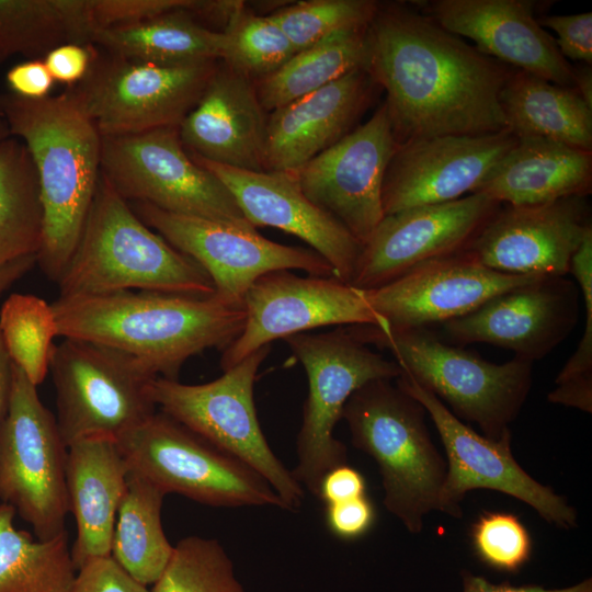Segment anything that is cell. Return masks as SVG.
<instances>
[{"instance_id": "cell-1", "label": "cell", "mask_w": 592, "mask_h": 592, "mask_svg": "<svg viewBox=\"0 0 592 592\" xmlns=\"http://www.w3.org/2000/svg\"><path fill=\"white\" fill-rule=\"evenodd\" d=\"M364 69L386 91L396 140L506 129L500 105L511 67L421 11L379 4L366 30Z\"/></svg>"}, {"instance_id": "cell-2", "label": "cell", "mask_w": 592, "mask_h": 592, "mask_svg": "<svg viewBox=\"0 0 592 592\" xmlns=\"http://www.w3.org/2000/svg\"><path fill=\"white\" fill-rule=\"evenodd\" d=\"M52 307L59 337L113 349L168 379H178L190 357L213 348L224 351L246 319L243 305L215 294L123 291L58 297Z\"/></svg>"}, {"instance_id": "cell-3", "label": "cell", "mask_w": 592, "mask_h": 592, "mask_svg": "<svg viewBox=\"0 0 592 592\" xmlns=\"http://www.w3.org/2000/svg\"><path fill=\"white\" fill-rule=\"evenodd\" d=\"M0 119L11 136L24 143L32 158L43 208L36 264L57 282L96 192L102 136L71 88L39 100L1 93Z\"/></svg>"}, {"instance_id": "cell-4", "label": "cell", "mask_w": 592, "mask_h": 592, "mask_svg": "<svg viewBox=\"0 0 592 592\" xmlns=\"http://www.w3.org/2000/svg\"><path fill=\"white\" fill-rule=\"evenodd\" d=\"M56 283L59 297L215 293L206 272L148 227L102 173L78 243Z\"/></svg>"}, {"instance_id": "cell-5", "label": "cell", "mask_w": 592, "mask_h": 592, "mask_svg": "<svg viewBox=\"0 0 592 592\" xmlns=\"http://www.w3.org/2000/svg\"><path fill=\"white\" fill-rule=\"evenodd\" d=\"M365 344L387 349L400 367L437 397L459 420L473 422L491 440L511 432L532 386L533 363L514 356L497 364L452 345L428 328L351 326Z\"/></svg>"}, {"instance_id": "cell-6", "label": "cell", "mask_w": 592, "mask_h": 592, "mask_svg": "<svg viewBox=\"0 0 592 592\" xmlns=\"http://www.w3.org/2000/svg\"><path fill=\"white\" fill-rule=\"evenodd\" d=\"M425 414L420 402L387 379L354 391L342 413L354 447L378 466L385 508L411 534L421 533L425 515L437 511L446 476Z\"/></svg>"}, {"instance_id": "cell-7", "label": "cell", "mask_w": 592, "mask_h": 592, "mask_svg": "<svg viewBox=\"0 0 592 592\" xmlns=\"http://www.w3.org/2000/svg\"><path fill=\"white\" fill-rule=\"evenodd\" d=\"M271 348L253 352L205 384L187 385L156 377L148 392L157 409L258 471L286 510H297L305 489L271 449L258 420L253 386Z\"/></svg>"}, {"instance_id": "cell-8", "label": "cell", "mask_w": 592, "mask_h": 592, "mask_svg": "<svg viewBox=\"0 0 592 592\" xmlns=\"http://www.w3.org/2000/svg\"><path fill=\"white\" fill-rule=\"evenodd\" d=\"M284 341L308 378V395L296 439L297 465L292 473L304 489L316 496L322 476L348 463L346 447L333 431L349 398L369 382L398 378L401 369L348 329L297 333Z\"/></svg>"}, {"instance_id": "cell-9", "label": "cell", "mask_w": 592, "mask_h": 592, "mask_svg": "<svg viewBox=\"0 0 592 592\" xmlns=\"http://www.w3.org/2000/svg\"><path fill=\"white\" fill-rule=\"evenodd\" d=\"M128 470L164 494L216 508L285 504L253 468L157 410L116 441Z\"/></svg>"}, {"instance_id": "cell-10", "label": "cell", "mask_w": 592, "mask_h": 592, "mask_svg": "<svg viewBox=\"0 0 592 592\" xmlns=\"http://www.w3.org/2000/svg\"><path fill=\"white\" fill-rule=\"evenodd\" d=\"M49 371L67 447L89 437L117 441L158 410L148 392L156 377L113 349L64 339L53 348Z\"/></svg>"}, {"instance_id": "cell-11", "label": "cell", "mask_w": 592, "mask_h": 592, "mask_svg": "<svg viewBox=\"0 0 592 592\" xmlns=\"http://www.w3.org/2000/svg\"><path fill=\"white\" fill-rule=\"evenodd\" d=\"M101 173L127 202L254 228L223 182L186 151L179 126L102 137Z\"/></svg>"}, {"instance_id": "cell-12", "label": "cell", "mask_w": 592, "mask_h": 592, "mask_svg": "<svg viewBox=\"0 0 592 592\" xmlns=\"http://www.w3.org/2000/svg\"><path fill=\"white\" fill-rule=\"evenodd\" d=\"M67 449L37 387L12 363L10 403L0 429V501L13 506L42 540L66 531Z\"/></svg>"}, {"instance_id": "cell-13", "label": "cell", "mask_w": 592, "mask_h": 592, "mask_svg": "<svg viewBox=\"0 0 592 592\" xmlns=\"http://www.w3.org/2000/svg\"><path fill=\"white\" fill-rule=\"evenodd\" d=\"M217 61L156 65L99 52L71 90L102 137L179 126L215 72Z\"/></svg>"}, {"instance_id": "cell-14", "label": "cell", "mask_w": 592, "mask_h": 592, "mask_svg": "<svg viewBox=\"0 0 592 592\" xmlns=\"http://www.w3.org/2000/svg\"><path fill=\"white\" fill-rule=\"evenodd\" d=\"M397 386L420 402L434 423L446 453V476L437 511L459 519L465 496L477 489L498 491L530 505L548 524L578 526V513L566 498L531 477L515 460L511 432L499 440L477 433L432 392L401 372Z\"/></svg>"}, {"instance_id": "cell-15", "label": "cell", "mask_w": 592, "mask_h": 592, "mask_svg": "<svg viewBox=\"0 0 592 592\" xmlns=\"http://www.w3.org/2000/svg\"><path fill=\"white\" fill-rule=\"evenodd\" d=\"M134 206L148 227L206 272L214 294L224 301L243 305L250 286L275 271L296 269L314 276L335 277L331 265L312 249L274 242L255 228L173 214L146 203Z\"/></svg>"}, {"instance_id": "cell-16", "label": "cell", "mask_w": 592, "mask_h": 592, "mask_svg": "<svg viewBox=\"0 0 592 592\" xmlns=\"http://www.w3.org/2000/svg\"><path fill=\"white\" fill-rule=\"evenodd\" d=\"M244 326L223 351L220 366L227 371L276 339L334 325L388 323L368 305L363 291L337 277L297 276L275 271L260 276L243 297Z\"/></svg>"}, {"instance_id": "cell-17", "label": "cell", "mask_w": 592, "mask_h": 592, "mask_svg": "<svg viewBox=\"0 0 592 592\" xmlns=\"http://www.w3.org/2000/svg\"><path fill=\"white\" fill-rule=\"evenodd\" d=\"M397 146L383 103L367 122L294 171L304 194L364 246L385 216L383 183Z\"/></svg>"}, {"instance_id": "cell-18", "label": "cell", "mask_w": 592, "mask_h": 592, "mask_svg": "<svg viewBox=\"0 0 592 592\" xmlns=\"http://www.w3.org/2000/svg\"><path fill=\"white\" fill-rule=\"evenodd\" d=\"M500 207L474 193L385 215L363 246L350 285L376 288L422 262L466 250Z\"/></svg>"}, {"instance_id": "cell-19", "label": "cell", "mask_w": 592, "mask_h": 592, "mask_svg": "<svg viewBox=\"0 0 592 592\" xmlns=\"http://www.w3.org/2000/svg\"><path fill=\"white\" fill-rule=\"evenodd\" d=\"M540 277L497 272L463 250L422 262L385 285L362 291L389 327L418 329L466 316L494 296Z\"/></svg>"}, {"instance_id": "cell-20", "label": "cell", "mask_w": 592, "mask_h": 592, "mask_svg": "<svg viewBox=\"0 0 592 592\" xmlns=\"http://www.w3.org/2000/svg\"><path fill=\"white\" fill-rule=\"evenodd\" d=\"M508 129L482 135H445L399 144L382 191L385 215L473 194L516 144Z\"/></svg>"}, {"instance_id": "cell-21", "label": "cell", "mask_w": 592, "mask_h": 592, "mask_svg": "<svg viewBox=\"0 0 592 592\" xmlns=\"http://www.w3.org/2000/svg\"><path fill=\"white\" fill-rule=\"evenodd\" d=\"M592 231L587 197L500 207L467 247L482 264L512 275L565 276Z\"/></svg>"}, {"instance_id": "cell-22", "label": "cell", "mask_w": 592, "mask_h": 592, "mask_svg": "<svg viewBox=\"0 0 592 592\" xmlns=\"http://www.w3.org/2000/svg\"><path fill=\"white\" fill-rule=\"evenodd\" d=\"M579 287L565 276L508 289L476 310L443 323L452 344L489 343L532 362L545 357L578 320Z\"/></svg>"}, {"instance_id": "cell-23", "label": "cell", "mask_w": 592, "mask_h": 592, "mask_svg": "<svg viewBox=\"0 0 592 592\" xmlns=\"http://www.w3.org/2000/svg\"><path fill=\"white\" fill-rule=\"evenodd\" d=\"M190 155L223 182L254 228L274 227L300 238L331 265L338 280L351 283L363 244L304 194L294 170L250 171Z\"/></svg>"}, {"instance_id": "cell-24", "label": "cell", "mask_w": 592, "mask_h": 592, "mask_svg": "<svg viewBox=\"0 0 592 592\" xmlns=\"http://www.w3.org/2000/svg\"><path fill=\"white\" fill-rule=\"evenodd\" d=\"M538 5L531 0H434L422 12L505 66L573 88V66L535 18Z\"/></svg>"}, {"instance_id": "cell-25", "label": "cell", "mask_w": 592, "mask_h": 592, "mask_svg": "<svg viewBox=\"0 0 592 592\" xmlns=\"http://www.w3.org/2000/svg\"><path fill=\"white\" fill-rule=\"evenodd\" d=\"M264 112L254 82L223 64L180 123V138L190 153L207 161L264 171Z\"/></svg>"}, {"instance_id": "cell-26", "label": "cell", "mask_w": 592, "mask_h": 592, "mask_svg": "<svg viewBox=\"0 0 592 592\" xmlns=\"http://www.w3.org/2000/svg\"><path fill=\"white\" fill-rule=\"evenodd\" d=\"M375 87L360 68L272 111L265 170H297L348 135L369 105Z\"/></svg>"}, {"instance_id": "cell-27", "label": "cell", "mask_w": 592, "mask_h": 592, "mask_svg": "<svg viewBox=\"0 0 592 592\" xmlns=\"http://www.w3.org/2000/svg\"><path fill=\"white\" fill-rule=\"evenodd\" d=\"M128 467L116 441L89 437L68 446L66 485L77 536L70 548L76 571L111 557L118 506L126 491Z\"/></svg>"}, {"instance_id": "cell-28", "label": "cell", "mask_w": 592, "mask_h": 592, "mask_svg": "<svg viewBox=\"0 0 592 592\" xmlns=\"http://www.w3.org/2000/svg\"><path fill=\"white\" fill-rule=\"evenodd\" d=\"M591 187L592 151L547 139L517 138L474 193L501 205L521 206L587 197Z\"/></svg>"}, {"instance_id": "cell-29", "label": "cell", "mask_w": 592, "mask_h": 592, "mask_svg": "<svg viewBox=\"0 0 592 592\" xmlns=\"http://www.w3.org/2000/svg\"><path fill=\"white\" fill-rule=\"evenodd\" d=\"M506 129L592 151V109L571 87L512 69L500 93Z\"/></svg>"}, {"instance_id": "cell-30", "label": "cell", "mask_w": 592, "mask_h": 592, "mask_svg": "<svg viewBox=\"0 0 592 592\" xmlns=\"http://www.w3.org/2000/svg\"><path fill=\"white\" fill-rule=\"evenodd\" d=\"M90 44L125 59L173 66L220 60L224 35L196 22L189 11L179 10L96 31Z\"/></svg>"}, {"instance_id": "cell-31", "label": "cell", "mask_w": 592, "mask_h": 592, "mask_svg": "<svg viewBox=\"0 0 592 592\" xmlns=\"http://www.w3.org/2000/svg\"><path fill=\"white\" fill-rule=\"evenodd\" d=\"M164 496L147 478L128 470L126 491L115 519L111 558L145 587L159 580L174 549L162 527Z\"/></svg>"}, {"instance_id": "cell-32", "label": "cell", "mask_w": 592, "mask_h": 592, "mask_svg": "<svg viewBox=\"0 0 592 592\" xmlns=\"http://www.w3.org/2000/svg\"><path fill=\"white\" fill-rule=\"evenodd\" d=\"M92 34L89 0H0V62L45 56L66 43L90 44Z\"/></svg>"}, {"instance_id": "cell-33", "label": "cell", "mask_w": 592, "mask_h": 592, "mask_svg": "<svg viewBox=\"0 0 592 592\" xmlns=\"http://www.w3.org/2000/svg\"><path fill=\"white\" fill-rule=\"evenodd\" d=\"M366 30L330 36L296 52L282 67L254 82L264 111H274L360 68L367 55Z\"/></svg>"}, {"instance_id": "cell-34", "label": "cell", "mask_w": 592, "mask_h": 592, "mask_svg": "<svg viewBox=\"0 0 592 592\" xmlns=\"http://www.w3.org/2000/svg\"><path fill=\"white\" fill-rule=\"evenodd\" d=\"M43 236L37 174L24 143L0 136V266L36 255Z\"/></svg>"}, {"instance_id": "cell-35", "label": "cell", "mask_w": 592, "mask_h": 592, "mask_svg": "<svg viewBox=\"0 0 592 592\" xmlns=\"http://www.w3.org/2000/svg\"><path fill=\"white\" fill-rule=\"evenodd\" d=\"M13 506L0 503V592H69L76 579L67 531L35 540L13 523Z\"/></svg>"}, {"instance_id": "cell-36", "label": "cell", "mask_w": 592, "mask_h": 592, "mask_svg": "<svg viewBox=\"0 0 592 592\" xmlns=\"http://www.w3.org/2000/svg\"><path fill=\"white\" fill-rule=\"evenodd\" d=\"M0 334L12 363L41 385L59 337L52 304L33 294H11L0 308Z\"/></svg>"}, {"instance_id": "cell-37", "label": "cell", "mask_w": 592, "mask_h": 592, "mask_svg": "<svg viewBox=\"0 0 592 592\" xmlns=\"http://www.w3.org/2000/svg\"><path fill=\"white\" fill-rule=\"evenodd\" d=\"M223 64L253 82L282 67L296 52L281 27L236 1L225 26Z\"/></svg>"}, {"instance_id": "cell-38", "label": "cell", "mask_w": 592, "mask_h": 592, "mask_svg": "<svg viewBox=\"0 0 592 592\" xmlns=\"http://www.w3.org/2000/svg\"><path fill=\"white\" fill-rule=\"evenodd\" d=\"M150 592H246L234 563L215 538L187 536L174 545L172 557Z\"/></svg>"}, {"instance_id": "cell-39", "label": "cell", "mask_w": 592, "mask_h": 592, "mask_svg": "<svg viewBox=\"0 0 592 592\" xmlns=\"http://www.w3.org/2000/svg\"><path fill=\"white\" fill-rule=\"evenodd\" d=\"M378 7L372 0H309L267 15L299 52L335 34L367 29Z\"/></svg>"}, {"instance_id": "cell-40", "label": "cell", "mask_w": 592, "mask_h": 592, "mask_svg": "<svg viewBox=\"0 0 592 592\" xmlns=\"http://www.w3.org/2000/svg\"><path fill=\"white\" fill-rule=\"evenodd\" d=\"M578 282L584 301V329L572 356L558 374L556 388L548 401L592 412V231L589 232L571 259L570 271Z\"/></svg>"}, {"instance_id": "cell-41", "label": "cell", "mask_w": 592, "mask_h": 592, "mask_svg": "<svg viewBox=\"0 0 592 592\" xmlns=\"http://www.w3.org/2000/svg\"><path fill=\"white\" fill-rule=\"evenodd\" d=\"M471 543L483 563L503 572H517L532 554L530 533L512 513L480 515L471 527Z\"/></svg>"}, {"instance_id": "cell-42", "label": "cell", "mask_w": 592, "mask_h": 592, "mask_svg": "<svg viewBox=\"0 0 592 592\" xmlns=\"http://www.w3.org/2000/svg\"><path fill=\"white\" fill-rule=\"evenodd\" d=\"M201 3L202 0H89V11L94 34L100 30L144 22L173 11L192 13Z\"/></svg>"}, {"instance_id": "cell-43", "label": "cell", "mask_w": 592, "mask_h": 592, "mask_svg": "<svg viewBox=\"0 0 592 592\" xmlns=\"http://www.w3.org/2000/svg\"><path fill=\"white\" fill-rule=\"evenodd\" d=\"M538 23L557 34L555 43L567 60L569 58L589 66L592 65L591 12L543 15L538 19Z\"/></svg>"}, {"instance_id": "cell-44", "label": "cell", "mask_w": 592, "mask_h": 592, "mask_svg": "<svg viewBox=\"0 0 592 592\" xmlns=\"http://www.w3.org/2000/svg\"><path fill=\"white\" fill-rule=\"evenodd\" d=\"M69 592H150L111 557L94 559L77 571Z\"/></svg>"}, {"instance_id": "cell-45", "label": "cell", "mask_w": 592, "mask_h": 592, "mask_svg": "<svg viewBox=\"0 0 592 592\" xmlns=\"http://www.w3.org/2000/svg\"><path fill=\"white\" fill-rule=\"evenodd\" d=\"M375 520V508L366 496L326 505V525L332 535L343 540L364 536Z\"/></svg>"}, {"instance_id": "cell-46", "label": "cell", "mask_w": 592, "mask_h": 592, "mask_svg": "<svg viewBox=\"0 0 592 592\" xmlns=\"http://www.w3.org/2000/svg\"><path fill=\"white\" fill-rule=\"evenodd\" d=\"M96 53L90 44L66 43L50 49L43 60L54 81L71 88L87 76Z\"/></svg>"}, {"instance_id": "cell-47", "label": "cell", "mask_w": 592, "mask_h": 592, "mask_svg": "<svg viewBox=\"0 0 592 592\" xmlns=\"http://www.w3.org/2000/svg\"><path fill=\"white\" fill-rule=\"evenodd\" d=\"M5 80L12 94L29 100L49 96L55 82L41 58L14 65L8 70Z\"/></svg>"}, {"instance_id": "cell-48", "label": "cell", "mask_w": 592, "mask_h": 592, "mask_svg": "<svg viewBox=\"0 0 592 592\" xmlns=\"http://www.w3.org/2000/svg\"><path fill=\"white\" fill-rule=\"evenodd\" d=\"M363 475L346 464L329 469L321 478L316 497L326 505L365 496Z\"/></svg>"}, {"instance_id": "cell-49", "label": "cell", "mask_w": 592, "mask_h": 592, "mask_svg": "<svg viewBox=\"0 0 592 592\" xmlns=\"http://www.w3.org/2000/svg\"><path fill=\"white\" fill-rule=\"evenodd\" d=\"M460 578L463 592H592L591 578H587L579 583L561 589H546L536 584L513 585L508 581L503 583H493L487 578L465 569L460 571Z\"/></svg>"}, {"instance_id": "cell-50", "label": "cell", "mask_w": 592, "mask_h": 592, "mask_svg": "<svg viewBox=\"0 0 592 592\" xmlns=\"http://www.w3.org/2000/svg\"><path fill=\"white\" fill-rule=\"evenodd\" d=\"M12 386V361L0 334V429L7 417Z\"/></svg>"}, {"instance_id": "cell-51", "label": "cell", "mask_w": 592, "mask_h": 592, "mask_svg": "<svg viewBox=\"0 0 592 592\" xmlns=\"http://www.w3.org/2000/svg\"><path fill=\"white\" fill-rule=\"evenodd\" d=\"M35 264L36 255H29L0 266V294L23 277Z\"/></svg>"}, {"instance_id": "cell-52", "label": "cell", "mask_w": 592, "mask_h": 592, "mask_svg": "<svg viewBox=\"0 0 592 592\" xmlns=\"http://www.w3.org/2000/svg\"><path fill=\"white\" fill-rule=\"evenodd\" d=\"M573 89L592 109V68L589 65L573 67Z\"/></svg>"}, {"instance_id": "cell-53", "label": "cell", "mask_w": 592, "mask_h": 592, "mask_svg": "<svg viewBox=\"0 0 592 592\" xmlns=\"http://www.w3.org/2000/svg\"><path fill=\"white\" fill-rule=\"evenodd\" d=\"M4 134H8V128H7L5 124L2 121H0V136H2Z\"/></svg>"}]
</instances>
